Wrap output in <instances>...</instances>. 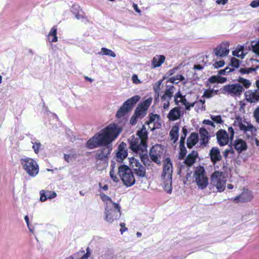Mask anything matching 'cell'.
Here are the masks:
<instances>
[{"mask_svg": "<svg viewBox=\"0 0 259 259\" xmlns=\"http://www.w3.org/2000/svg\"><path fill=\"white\" fill-rule=\"evenodd\" d=\"M121 131L122 129L119 125L115 123L111 124L88 140L86 147L92 149L106 146L117 138Z\"/></svg>", "mask_w": 259, "mask_h": 259, "instance_id": "cell-1", "label": "cell"}, {"mask_svg": "<svg viewBox=\"0 0 259 259\" xmlns=\"http://www.w3.org/2000/svg\"><path fill=\"white\" fill-rule=\"evenodd\" d=\"M100 197L104 203L105 218L109 222L119 219L121 217V212L119 205L113 202L109 197L101 193Z\"/></svg>", "mask_w": 259, "mask_h": 259, "instance_id": "cell-2", "label": "cell"}, {"mask_svg": "<svg viewBox=\"0 0 259 259\" xmlns=\"http://www.w3.org/2000/svg\"><path fill=\"white\" fill-rule=\"evenodd\" d=\"M172 173L173 167L172 161L169 158H167L164 162L161 179L163 189L169 194H171L172 192Z\"/></svg>", "mask_w": 259, "mask_h": 259, "instance_id": "cell-3", "label": "cell"}, {"mask_svg": "<svg viewBox=\"0 0 259 259\" xmlns=\"http://www.w3.org/2000/svg\"><path fill=\"white\" fill-rule=\"evenodd\" d=\"M153 101V98L150 97L146 100L143 101L137 107L133 117L130 120V123L132 125H135L139 119H141L146 114L149 107L151 106Z\"/></svg>", "mask_w": 259, "mask_h": 259, "instance_id": "cell-4", "label": "cell"}, {"mask_svg": "<svg viewBox=\"0 0 259 259\" xmlns=\"http://www.w3.org/2000/svg\"><path fill=\"white\" fill-rule=\"evenodd\" d=\"M119 174L121 180L125 186L133 185L135 183V179L131 170L127 165H121L119 168Z\"/></svg>", "mask_w": 259, "mask_h": 259, "instance_id": "cell-5", "label": "cell"}, {"mask_svg": "<svg viewBox=\"0 0 259 259\" xmlns=\"http://www.w3.org/2000/svg\"><path fill=\"white\" fill-rule=\"evenodd\" d=\"M140 96L137 95L127 99L117 111L116 114V117L121 118L129 113L140 100Z\"/></svg>", "mask_w": 259, "mask_h": 259, "instance_id": "cell-6", "label": "cell"}, {"mask_svg": "<svg viewBox=\"0 0 259 259\" xmlns=\"http://www.w3.org/2000/svg\"><path fill=\"white\" fill-rule=\"evenodd\" d=\"M21 165L25 171L29 175L35 177L39 172V167L36 161L31 159H22L21 160Z\"/></svg>", "mask_w": 259, "mask_h": 259, "instance_id": "cell-7", "label": "cell"}, {"mask_svg": "<svg viewBox=\"0 0 259 259\" xmlns=\"http://www.w3.org/2000/svg\"><path fill=\"white\" fill-rule=\"evenodd\" d=\"M195 176L199 188L201 189L206 188L209 184V180L203 167L199 165L196 168L195 171Z\"/></svg>", "mask_w": 259, "mask_h": 259, "instance_id": "cell-8", "label": "cell"}, {"mask_svg": "<svg viewBox=\"0 0 259 259\" xmlns=\"http://www.w3.org/2000/svg\"><path fill=\"white\" fill-rule=\"evenodd\" d=\"M211 180L219 191L222 192L225 190L226 180L223 173L219 171L214 172L212 175Z\"/></svg>", "mask_w": 259, "mask_h": 259, "instance_id": "cell-9", "label": "cell"}, {"mask_svg": "<svg viewBox=\"0 0 259 259\" xmlns=\"http://www.w3.org/2000/svg\"><path fill=\"white\" fill-rule=\"evenodd\" d=\"M164 151V147L160 144L155 145L151 148L149 155L151 159L158 165L161 164Z\"/></svg>", "mask_w": 259, "mask_h": 259, "instance_id": "cell-10", "label": "cell"}, {"mask_svg": "<svg viewBox=\"0 0 259 259\" xmlns=\"http://www.w3.org/2000/svg\"><path fill=\"white\" fill-rule=\"evenodd\" d=\"M129 163L132 169L137 175L141 177H143L145 175L146 171L145 168L135 158H130Z\"/></svg>", "mask_w": 259, "mask_h": 259, "instance_id": "cell-11", "label": "cell"}, {"mask_svg": "<svg viewBox=\"0 0 259 259\" xmlns=\"http://www.w3.org/2000/svg\"><path fill=\"white\" fill-rule=\"evenodd\" d=\"M223 90L224 92L231 95L238 96L242 94L243 89L239 84H233L224 87Z\"/></svg>", "mask_w": 259, "mask_h": 259, "instance_id": "cell-12", "label": "cell"}, {"mask_svg": "<svg viewBox=\"0 0 259 259\" xmlns=\"http://www.w3.org/2000/svg\"><path fill=\"white\" fill-rule=\"evenodd\" d=\"M127 155L128 151L127 145L125 142H121L119 146L116 154V157L117 161L121 163L124 159L127 158Z\"/></svg>", "mask_w": 259, "mask_h": 259, "instance_id": "cell-13", "label": "cell"}, {"mask_svg": "<svg viewBox=\"0 0 259 259\" xmlns=\"http://www.w3.org/2000/svg\"><path fill=\"white\" fill-rule=\"evenodd\" d=\"M229 44L228 42H223L220 44L214 50V53L216 55L219 57L227 56L229 52Z\"/></svg>", "mask_w": 259, "mask_h": 259, "instance_id": "cell-14", "label": "cell"}, {"mask_svg": "<svg viewBox=\"0 0 259 259\" xmlns=\"http://www.w3.org/2000/svg\"><path fill=\"white\" fill-rule=\"evenodd\" d=\"M217 138L218 142L222 146H225L228 144L229 142V137L227 132L224 130H220L217 133Z\"/></svg>", "mask_w": 259, "mask_h": 259, "instance_id": "cell-15", "label": "cell"}, {"mask_svg": "<svg viewBox=\"0 0 259 259\" xmlns=\"http://www.w3.org/2000/svg\"><path fill=\"white\" fill-rule=\"evenodd\" d=\"M245 97L249 102H257L259 101V91L258 90L248 91L245 92Z\"/></svg>", "mask_w": 259, "mask_h": 259, "instance_id": "cell-16", "label": "cell"}, {"mask_svg": "<svg viewBox=\"0 0 259 259\" xmlns=\"http://www.w3.org/2000/svg\"><path fill=\"white\" fill-rule=\"evenodd\" d=\"M137 135L141 140V144L143 148L145 150L146 149L147 142L148 139V133L146 129L143 127L142 129L139 130L137 133Z\"/></svg>", "mask_w": 259, "mask_h": 259, "instance_id": "cell-17", "label": "cell"}, {"mask_svg": "<svg viewBox=\"0 0 259 259\" xmlns=\"http://www.w3.org/2000/svg\"><path fill=\"white\" fill-rule=\"evenodd\" d=\"M186 132L187 130L185 129H183V135H182L181 140L180 142V153H179V159H183L184 157L186 156V153H187V150L184 145V142H185V139L186 137Z\"/></svg>", "mask_w": 259, "mask_h": 259, "instance_id": "cell-18", "label": "cell"}, {"mask_svg": "<svg viewBox=\"0 0 259 259\" xmlns=\"http://www.w3.org/2000/svg\"><path fill=\"white\" fill-rule=\"evenodd\" d=\"M56 196V193L54 191L42 190L40 192V201L42 202H44L48 199H54Z\"/></svg>", "mask_w": 259, "mask_h": 259, "instance_id": "cell-19", "label": "cell"}, {"mask_svg": "<svg viewBox=\"0 0 259 259\" xmlns=\"http://www.w3.org/2000/svg\"><path fill=\"white\" fill-rule=\"evenodd\" d=\"M111 151V148L109 147L102 149L97 153L96 158L97 159H107L109 156Z\"/></svg>", "mask_w": 259, "mask_h": 259, "instance_id": "cell-20", "label": "cell"}, {"mask_svg": "<svg viewBox=\"0 0 259 259\" xmlns=\"http://www.w3.org/2000/svg\"><path fill=\"white\" fill-rule=\"evenodd\" d=\"M199 141V136L197 133H192L189 137L187 141V145L189 148H192V147L196 145Z\"/></svg>", "mask_w": 259, "mask_h": 259, "instance_id": "cell-21", "label": "cell"}, {"mask_svg": "<svg viewBox=\"0 0 259 259\" xmlns=\"http://www.w3.org/2000/svg\"><path fill=\"white\" fill-rule=\"evenodd\" d=\"M181 116V113L179 108L174 107L170 111L169 113L167 115V117L170 121H174L179 119Z\"/></svg>", "mask_w": 259, "mask_h": 259, "instance_id": "cell-22", "label": "cell"}, {"mask_svg": "<svg viewBox=\"0 0 259 259\" xmlns=\"http://www.w3.org/2000/svg\"><path fill=\"white\" fill-rule=\"evenodd\" d=\"M210 157L214 163H216L218 161H220L221 159V156L219 150L216 147L213 148L210 153Z\"/></svg>", "mask_w": 259, "mask_h": 259, "instance_id": "cell-23", "label": "cell"}, {"mask_svg": "<svg viewBox=\"0 0 259 259\" xmlns=\"http://www.w3.org/2000/svg\"><path fill=\"white\" fill-rule=\"evenodd\" d=\"M199 133L201 135V144L203 145H205L209 142L210 136L209 133L204 128H201L199 130Z\"/></svg>", "mask_w": 259, "mask_h": 259, "instance_id": "cell-24", "label": "cell"}, {"mask_svg": "<svg viewBox=\"0 0 259 259\" xmlns=\"http://www.w3.org/2000/svg\"><path fill=\"white\" fill-rule=\"evenodd\" d=\"M234 147L238 153H241L247 149V145L246 142L242 139H237L235 141L234 143Z\"/></svg>", "mask_w": 259, "mask_h": 259, "instance_id": "cell-25", "label": "cell"}, {"mask_svg": "<svg viewBox=\"0 0 259 259\" xmlns=\"http://www.w3.org/2000/svg\"><path fill=\"white\" fill-rule=\"evenodd\" d=\"M130 146L132 151L136 153H138L141 149L139 142L137 138L133 137L130 141Z\"/></svg>", "mask_w": 259, "mask_h": 259, "instance_id": "cell-26", "label": "cell"}, {"mask_svg": "<svg viewBox=\"0 0 259 259\" xmlns=\"http://www.w3.org/2000/svg\"><path fill=\"white\" fill-rule=\"evenodd\" d=\"M197 157H198V153L197 151H192V153H191L186 158L185 161V163L186 165H188L189 167L191 165H193L197 160Z\"/></svg>", "mask_w": 259, "mask_h": 259, "instance_id": "cell-27", "label": "cell"}, {"mask_svg": "<svg viewBox=\"0 0 259 259\" xmlns=\"http://www.w3.org/2000/svg\"><path fill=\"white\" fill-rule=\"evenodd\" d=\"M165 57L163 55H157L153 58L151 65L153 67L160 66L165 60Z\"/></svg>", "mask_w": 259, "mask_h": 259, "instance_id": "cell-28", "label": "cell"}, {"mask_svg": "<svg viewBox=\"0 0 259 259\" xmlns=\"http://www.w3.org/2000/svg\"><path fill=\"white\" fill-rule=\"evenodd\" d=\"M179 129L177 126H174L172 127V129L171 130V132L170 133V137H171L172 141L174 143H175L177 141L178 138H179Z\"/></svg>", "mask_w": 259, "mask_h": 259, "instance_id": "cell-29", "label": "cell"}, {"mask_svg": "<svg viewBox=\"0 0 259 259\" xmlns=\"http://www.w3.org/2000/svg\"><path fill=\"white\" fill-rule=\"evenodd\" d=\"M227 81V79L225 77H222L219 75L213 76L210 78L209 82L211 83H219L222 84Z\"/></svg>", "mask_w": 259, "mask_h": 259, "instance_id": "cell-30", "label": "cell"}, {"mask_svg": "<svg viewBox=\"0 0 259 259\" xmlns=\"http://www.w3.org/2000/svg\"><path fill=\"white\" fill-rule=\"evenodd\" d=\"M175 101L177 103L180 102L182 103L183 104H184L185 105L187 108H189L191 106H192V105L190 104L189 103L187 102L185 97L182 96L180 93L177 94V95L176 96Z\"/></svg>", "mask_w": 259, "mask_h": 259, "instance_id": "cell-31", "label": "cell"}, {"mask_svg": "<svg viewBox=\"0 0 259 259\" xmlns=\"http://www.w3.org/2000/svg\"><path fill=\"white\" fill-rule=\"evenodd\" d=\"M233 55L235 56L242 58L245 56L244 54V47L243 46H239L233 51Z\"/></svg>", "mask_w": 259, "mask_h": 259, "instance_id": "cell-32", "label": "cell"}, {"mask_svg": "<svg viewBox=\"0 0 259 259\" xmlns=\"http://www.w3.org/2000/svg\"><path fill=\"white\" fill-rule=\"evenodd\" d=\"M99 54L102 55H108V56L113 57H115L116 56L115 53L113 51L111 50L107 49L106 48H102L101 52L99 53Z\"/></svg>", "mask_w": 259, "mask_h": 259, "instance_id": "cell-33", "label": "cell"}, {"mask_svg": "<svg viewBox=\"0 0 259 259\" xmlns=\"http://www.w3.org/2000/svg\"><path fill=\"white\" fill-rule=\"evenodd\" d=\"M49 40H50V41L53 43L57 42L58 39L57 37L56 30V29H52V31H51L49 35Z\"/></svg>", "mask_w": 259, "mask_h": 259, "instance_id": "cell-34", "label": "cell"}, {"mask_svg": "<svg viewBox=\"0 0 259 259\" xmlns=\"http://www.w3.org/2000/svg\"><path fill=\"white\" fill-rule=\"evenodd\" d=\"M111 172H110V174H111V178L113 179V181H115V182H117L118 181V179H117V177H116V176L115 175V163L114 162H113L112 163V164H111Z\"/></svg>", "mask_w": 259, "mask_h": 259, "instance_id": "cell-35", "label": "cell"}, {"mask_svg": "<svg viewBox=\"0 0 259 259\" xmlns=\"http://www.w3.org/2000/svg\"><path fill=\"white\" fill-rule=\"evenodd\" d=\"M238 82L243 84V85L244 86L245 88H249L251 86V82L249 81V80L247 79H245L242 77H239L238 79Z\"/></svg>", "mask_w": 259, "mask_h": 259, "instance_id": "cell-36", "label": "cell"}, {"mask_svg": "<svg viewBox=\"0 0 259 259\" xmlns=\"http://www.w3.org/2000/svg\"><path fill=\"white\" fill-rule=\"evenodd\" d=\"M215 91L211 89H208L205 91L203 94V97L206 98H210L215 94Z\"/></svg>", "mask_w": 259, "mask_h": 259, "instance_id": "cell-37", "label": "cell"}, {"mask_svg": "<svg viewBox=\"0 0 259 259\" xmlns=\"http://www.w3.org/2000/svg\"><path fill=\"white\" fill-rule=\"evenodd\" d=\"M141 159L145 165H148L149 163V161L148 157L147 156L146 154H143V155H141Z\"/></svg>", "mask_w": 259, "mask_h": 259, "instance_id": "cell-38", "label": "cell"}, {"mask_svg": "<svg viewBox=\"0 0 259 259\" xmlns=\"http://www.w3.org/2000/svg\"><path fill=\"white\" fill-rule=\"evenodd\" d=\"M183 79H184V77L182 75H179V76L175 77H172L170 79L169 82L174 83L176 82H179L180 81H182Z\"/></svg>", "mask_w": 259, "mask_h": 259, "instance_id": "cell-39", "label": "cell"}, {"mask_svg": "<svg viewBox=\"0 0 259 259\" xmlns=\"http://www.w3.org/2000/svg\"><path fill=\"white\" fill-rule=\"evenodd\" d=\"M239 127H240V130H243V131H249L253 128V127L252 125H245L242 123H240L239 124Z\"/></svg>", "mask_w": 259, "mask_h": 259, "instance_id": "cell-40", "label": "cell"}, {"mask_svg": "<svg viewBox=\"0 0 259 259\" xmlns=\"http://www.w3.org/2000/svg\"><path fill=\"white\" fill-rule=\"evenodd\" d=\"M159 119V115H150L149 119V121L147 123V124L149 125V124H151V123H153L154 121H155V120Z\"/></svg>", "mask_w": 259, "mask_h": 259, "instance_id": "cell-41", "label": "cell"}, {"mask_svg": "<svg viewBox=\"0 0 259 259\" xmlns=\"http://www.w3.org/2000/svg\"><path fill=\"white\" fill-rule=\"evenodd\" d=\"M258 67L257 68H242L240 70V73H249L252 71H255Z\"/></svg>", "mask_w": 259, "mask_h": 259, "instance_id": "cell-42", "label": "cell"}, {"mask_svg": "<svg viewBox=\"0 0 259 259\" xmlns=\"http://www.w3.org/2000/svg\"><path fill=\"white\" fill-rule=\"evenodd\" d=\"M231 64L233 67L237 68L239 66V61L235 58H232L231 60Z\"/></svg>", "mask_w": 259, "mask_h": 259, "instance_id": "cell-43", "label": "cell"}, {"mask_svg": "<svg viewBox=\"0 0 259 259\" xmlns=\"http://www.w3.org/2000/svg\"><path fill=\"white\" fill-rule=\"evenodd\" d=\"M211 119L213 120L214 121L218 123H221L223 122L222 120L221 117L220 115L211 116Z\"/></svg>", "mask_w": 259, "mask_h": 259, "instance_id": "cell-44", "label": "cell"}, {"mask_svg": "<svg viewBox=\"0 0 259 259\" xmlns=\"http://www.w3.org/2000/svg\"><path fill=\"white\" fill-rule=\"evenodd\" d=\"M173 90H172L171 89H168L167 91H166V92H165V94L163 95V98H171L172 96V95H173Z\"/></svg>", "mask_w": 259, "mask_h": 259, "instance_id": "cell-45", "label": "cell"}, {"mask_svg": "<svg viewBox=\"0 0 259 259\" xmlns=\"http://www.w3.org/2000/svg\"><path fill=\"white\" fill-rule=\"evenodd\" d=\"M224 64H225L224 61L221 60L216 62L215 63V64L214 65V67H215V68H220V67H223Z\"/></svg>", "mask_w": 259, "mask_h": 259, "instance_id": "cell-46", "label": "cell"}, {"mask_svg": "<svg viewBox=\"0 0 259 259\" xmlns=\"http://www.w3.org/2000/svg\"><path fill=\"white\" fill-rule=\"evenodd\" d=\"M254 117L257 123H259V107L257 108L254 111Z\"/></svg>", "mask_w": 259, "mask_h": 259, "instance_id": "cell-47", "label": "cell"}, {"mask_svg": "<svg viewBox=\"0 0 259 259\" xmlns=\"http://www.w3.org/2000/svg\"><path fill=\"white\" fill-rule=\"evenodd\" d=\"M253 51L256 54L259 55V43L256 44L253 47Z\"/></svg>", "mask_w": 259, "mask_h": 259, "instance_id": "cell-48", "label": "cell"}, {"mask_svg": "<svg viewBox=\"0 0 259 259\" xmlns=\"http://www.w3.org/2000/svg\"><path fill=\"white\" fill-rule=\"evenodd\" d=\"M251 6L253 8L259 7V0H254L251 3Z\"/></svg>", "mask_w": 259, "mask_h": 259, "instance_id": "cell-49", "label": "cell"}, {"mask_svg": "<svg viewBox=\"0 0 259 259\" xmlns=\"http://www.w3.org/2000/svg\"><path fill=\"white\" fill-rule=\"evenodd\" d=\"M132 82L134 84H139L141 83V81L139 79L138 77L136 75H133L132 78Z\"/></svg>", "mask_w": 259, "mask_h": 259, "instance_id": "cell-50", "label": "cell"}, {"mask_svg": "<svg viewBox=\"0 0 259 259\" xmlns=\"http://www.w3.org/2000/svg\"><path fill=\"white\" fill-rule=\"evenodd\" d=\"M203 123H204L205 125H211L213 127H215V125H214V123L212 121H210V120H204L203 121Z\"/></svg>", "mask_w": 259, "mask_h": 259, "instance_id": "cell-51", "label": "cell"}, {"mask_svg": "<svg viewBox=\"0 0 259 259\" xmlns=\"http://www.w3.org/2000/svg\"><path fill=\"white\" fill-rule=\"evenodd\" d=\"M40 144L35 143V144H34V145H33V149H34V151H35V153H39V149H40Z\"/></svg>", "mask_w": 259, "mask_h": 259, "instance_id": "cell-52", "label": "cell"}, {"mask_svg": "<svg viewBox=\"0 0 259 259\" xmlns=\"http://www.w3.org/2000/svg\"><path fill=\"white\" fill-rule=\"evenodd\" d=\"M229 133L230 134V140H231V142H232L233 138V137H234V130L232 129V127H230L229 128Z\"/></svg>", "mask_w": 259, "mask_h": 259, "instance_id": "cell-53", "label": "cell"}, {"mask_svg": "<svg viewBox=\"0 0 259 259\" xmlns=\"http://www.w3.org/2000/svg\"><path fill=\"white\" fill-rule=\"evenodd\" d=\"M161 82H162V81H159V83H157L155 85V92L156 93H159V87H160V86H161Z\"/></svg>", "mask_w": 259, "mask_h": 259, "instance_id": "cell-54", "label": "cell"}, {"mask_svg": "<svg viewBox=\"0 0 259 259\" xmlns=\"http://www.w3.org/2000/svg\"><path fill=\"white\" fill-rule=\"evenodd\" d=\"M227 2L228 0H217V3L218 4L225 5Z\"/></svg>", "mask_w": 259, "mask_h": 259, "instance_id": "cell-55", "label": "cell"}, {"mask_svg": "<svg viewBox=\"0 0 259 259\" xmlns=\"http://www.w3.org/2000/svg\"><path fill=\"white\" fill-rule=\"evenodd\" d=\"M90 249L88 248V249H87V253H86V255H85V256H84L83 257H82V258H89V257L90 256Z\"/></svg>", "mask_w": 259, "mask_h": 259, "instance_id": "cell-56", "label": "cell"}, {"mask_svg": "<svg viewBox=\"0 0 259 259\" xmlns=\"http://www.w3.org/2000/svg\"><path fill=\"white\" fill-rule=\"evenodd\" d=\"M133 8H134V9H135V10L137 12L140 13V11H141L138 9V6H137V5L135 4H133Z\"/></svg>", "mask_w": 259, "mask_h": 259, "instance_id": "cell-57", "label": "cell"}, {"mask_svg": "<svg viewBox=\"0 0 259 259\" xmlns=\"http://www.w3.org/2000/svg\"><path fill=\"white\" fill-rule=\"evenodd\" d=\"M203 67L201 66V65H194V68L197 69H202Z\"/></svg>", "mask_w": 259, "mask_h": 259, "instance_id": "cell-58", "label": "cell"}, {"mask_svg": "<svg viewBox=\"0 0 259 259\" xmlns=\"http://www.w3.org/2000/svg\"><path fill=\"white\" fill-rule=\"evenodd\" d=\"M256 86H257L258 88L259 89V80H258L257 82H256Z\"/></svg>", "mask_w": 259, "mask_h": 259, "instance_id": "cell-59", "label": "cell"}, {"mask_svg": "<svg viewBox=\"0 0 259 259\" xmlns=\"http://www.w3.org/2000/svg\"><path fill=\"white\" fill-rule=\"evenodd\" d=\"M256 144H257V146H259V140H258V139H256Z\"/></svg>", "mask_w": 259, "mask_h": 259, "instance_id": "cell-60", "label": "cell"}, {"mask_svg": "<svg viewBox=\"0 0 259 259\" xmlns=\"http://www.w3.org/2000/svg\"><path fill=\"white\" fill-rule=\"evenodd\" d=\"M85 78H86V79H87V80H88V81H90V82H92V81H93L92 79H89V78H88V77H85Z\"/></svg>", "mask_w": 259, "mask_h": 259, "instance_id": "cell-61", "label": "cell"}, {"mask_svg": "<svg viewBox=\"0 0 259 259\" xmlns=\"http://www.w3.org/2000/svg\"><path fill=\"white\" fill-rule=\"evenodd\" d=\"M109 1H115V0H109Z\"/></svg>", "mask_w": 259, "mask_h": 259, "instance_id": "cell-62", "label": "cell"}]
</instances>
